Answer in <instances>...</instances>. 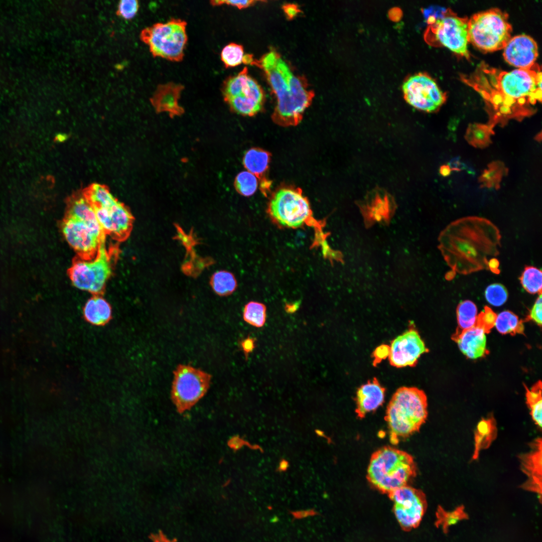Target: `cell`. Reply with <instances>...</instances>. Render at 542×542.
Returning <instances> with one entry per match:
<instances>
[{"label":"cell","instance_id":"obj_15","mask_svg":"<svg viewBox=\"0 0 542 542\" xmlns=\"http://www.w3.org/2000/svg\"><path fill=\"white\" fill-rule=\"evenodd\" d=\"M92 207L106 235L119 242L125 241L129 237L134 217L123 204L115 199L109 203Z\"/></svg>","mask_w":542,"mask_h":542},{"label":"cell","instance_id":"obj_10","mask_svg":"<svg viewBox=\"0 0 542 542\" xmlns=\"http://www.w3.org/2000/svg\"><path fill=\"white\" fill-rule=\"evenodd\" d=\"M221 92L230 109L238 114L251 116L262 108L263 91L257 82L248 75L247 67L237 74L226 78L222 84Z\"/></svg>","mask_w":542,"mask_h":542},{"label":"cell","instance_id":"obj_3","mask_svg":"<svg viewBox=\"0 0 542 542\" xmlns=\"http://www.w3.org/2000/svg\"><path fill=\"white\" fill-rule=\"evenodd\" d=\"M61 228L77 257L85 260L94 258L101 242L106 239L93 207L83 195L68 200Z\"/></svg>","mask_w":542,"mask_h":542},{"label":"cell","instance_id":"obj_13","mask_svg":"<svg viewBox=\"0 0 542 542\" xmlns=\"http://www.w3.org/2000/svg\"><path fill=\"white\" fill-rule=\"evenodd\" d=\"M402 89L406 102L418 109L432 112L445 102L446 93L436 81L425 73L410 76L403 83Z\"/></svg>","mask_w":542,"mask_h":542},{"label":"cell","instance_id":"obj_40","mask_svg":"<svg viewBox=\"0 0 542 542\" xmlns=\"http://www.w3.org/2000/svg\"><path fill=\"white\" fill-rule=\"evenodd\" d=\"M542 301H541V294H539L538 298L535 300V302L529 311L528 315L526 319L527 320H532L536 323L539 326L541 325V314H542Z\"/></svg>","mask_w":542,"mask_h":542},{"label":"cell","instance_id":"obj_31","mask_svg":"<svg viewBox=\"0 0 542 542\" xmlns=\"http://www.w3.org/2000/svg\"><path fill=\"white\" fill-rule=\"evenodd\" d=\"M477 316V308L473 302L465 300L459 303L457 308L458 327L456 332H459L474 326Z\"/></svg>","mask_w":542,"mask_h":542},{"label":"cell","instance_id":"obj_41","mask_svg":"<svg viewBox=\"0 0 542 542\" xmlns=\"http://www.w3.org/2000/svg\"><path fill=\"white\" fill-rule=\"evenodd\" d=\"M255 1L244 0V1H211L210 2L213 6H220L223 4L237 7L239 9L247 8L252 5Z\"/></svg>","mask_w":542,"mask_h":542},{"label":"cell","instance_id":"obj_36","mask_svg":"<svg viewBox=\"0 0 542 542\" xmlns=\"http://www.w3.org/2000/svg\"><path fill=\"white\" fill-rule=\"evenodd\" d=\"M221 60L226 68L233 67L243 63L244 56L243 47L231 43L226 45L221 52Z\"/></svg>","mask_w":542,"mask_h":542},{"label":"cell","instance_id":"obj_46","mask_svg":"<svg viewBox=\"0 0 542 542\" xmlns=\"http://www.w3.org/2000/svg\"><path fill=\"white\" fill-rule=\"evenodd\" d=\"M451 169L449 165H444L440 169V173L443 176H448L450 174Z\"/></svg>","mask_w":542,"mask_h":542},{"label":"cell","instance_id":"obj_22","mask_svg":"<svg viewBox=\"0 0 542 542\" xmlns=\"http://www.w3.org/2000/svg\"><path fill=\"white\" fill-rule=\"evenodd\" d=\"M498 435L496 420L492 414L482 417L474 431V448L471 461L478 459L480 453L488 449Z\"/></svg>","mask_w":542,"mask_h":542},{"label":"cell","instance_id":"obj_8","mask_svg":"<svg viewBox=\"0 0 542 542\" xmlns=\"http://www.w3.org/2000/svg\"><path fill=\"white\" fill-rule=\"evenodd\" d=\"M186 26L185 21L172 18L166 23H157L144 29L141 39L149 46L154 57L180 62L183 59L188 41Z\"/></svg>","mask_w":542,"mask_h":542},{"label":"cell","instance_id":"obj_44","mask_svg":"<svg viewBox=\"0 0 542 542\" xmlns=\"http://www.w3.org/2000/svg\"><path fill=\"white\" fill-rule=\"evenodd\" d=\"M283 9L289 19L293 18L300 12L297 6L294 4L285 5Z\"/></svg>","mask_w":542,"mask_h":542},{"label":"cell","instance_id":"obj_21","mask_svg":"<svg viewBox=\"0 0 542 542\" xmlns=\"http://www.w3.org/2000/svg\"><path fill=\"white\" fill-rule=\"evenodd\" d=\"M385 390L376 378L362 385L358 389L355 397L357 418L363 419L367 413L381 405L384 402Z\"/></svg>","mask_w":542,"mask_h":542},{"label":"cell","instance_id":"obj_23","mask_svg":"<svg viewBox=\"0 0 542 542\" xmlns=\"http://www.w3.org/2000/svg\"><path fill=\"white\" fill-rule=\"evenodd\" d=\"M270 160V154L268 152L256 148L250 149L246 151L243 158L244 167L247 171L258 179L262 191L265 194L270 186L265 176Z\"/></svg>","mask_w":542,"mask_h":542},{"label":"cell","instance_id":"obj_25","mask_svg":"<svg viewBox=\"0 0 542 542\" xmlns=\"http://www.w3.org/2000/svg\"><path fill=\"white\" fill-rule=\"evenodd\" d=\"M526 403L529 410V415L537 429L542 427V396L541 382L539 380L530 388L525 386Z\"/></svg>","mask_w":542,"mask_h":542},{"label":"cell","instance_id":"obj_48","mask_svg":"<svg viewBox=\"0 0 542 542\" xmlns=\"http://www.w3.org/2000/svg\"><path fill=\"white\" fill-rule=\"evenodd\" d=\"M288 467V463L287 461H286L285 460H283V461H281V462L280 463V466H279V469L281 471H285L287 469Z\"/></svg>","mask_w":542,"mask_h":542},{"label":"cell","instance_id":"obj_12","mask_svg":"<svg viewBox=\"0 0 542 542\" xmlns=\"http://www.w3.org/2000/svg\"><path fill=\"white\" fill-rule=\"evenodd\" d=\"M172 398L180 412L190 409L207 392L211 375L190 365L180 364L174 371Z\"/></svg>","mask_w":542,"mask_h":542},{"label":"cell","instance_id":"obj_18","mask_svg":"<svg viewBox=\"0 0 542 542\" xmlns=\"http://www.w3.org/2000/svg\"><path fill=\"white\" fill-rule=\"evenodd\" d=\"M503 49L505 60L518 68L532 66L538 54L537 43L532 38L525 34L511 38Z\"/></svg>","mask_w":542,"mask_h":542},{"label":"cell","instance_id":"obj_43","mask_svg":"<svg viewBox=\"0 0 542 542\" xmlns=\"http://www.w3.org/2000/svg\"><path fill=\"white\" fill-rule=\"evenodd\" d=\"M240 345L245 358H247L248 354L253 350L255 347V339L248 336L241 341Z\"/></svg>","mask_w":542,"mask_h":542},{"label":"cell","instance_id":"obj_29","mask_svg":"<svg viewBox=\"0 0 542 542\" xmlns=\"http://www.w3.org/2000/svg\"><path fill=\"white\" fill-rule=\"evenodd\" d=\"M494 326L502 334H523L524 329L523 321L509 311H504L497 315Z\"/></svg>","mask_w":542,"mask_h":542},{"label":"cell","instance_id":"obj_24","mask_svg":"<svg viewBox=\"0 0 542 542\" xmlns=\"http://www.w3.org/2000/svg\"><path fill=\"white\" fill-rule=\"evenodd\" d=\"M111 308L100 295H93L86 303L83 314L87 321L94 325H103L111 317Z\"/></svg>","mask_w":542,"mask_h":542},{"label":"cell","instance_id":"obj_5","mask_svg":"<svg viewBox=\"0 0 542 542\" xmlns=\"http://www.w3.org/2000/svg\"><path fill=\"white\" fill-rule=\"evenodd\" d=\"M417 470L411 455L392 447L384 446L372 454L366 477L374 488L389 494L406 485L416 476Z\"/></svg>","mask_w":542,"mask_h":542},{"label":"cell","instance_id":"obj_47","mask_svg":"<svg viewBox=\"0 0 542 542\" xmlns=\"http://www.w3.org/2000/svg\"><path fill=\"white\" fill-rule=\"evenodd\" d=\"M297 304H289L287 305L285 307L286 311L289 313H294L297 310Z\"/></svg>","mask_w":542,"mask_h":542},{"label":"cell","instance_id":"obj_39","mask_svg":"<svg viewBox=\"0 0 542 542\" xmlns=\"http://www.w3.org/2000/svg\"><path fill=\"white\" fill-rule=\"evenodd\" d=\"M139 4L135 0H122L119 2L117 14L125 20H130L137 14Z\"/></svg>","mask_w":542,"mask_h":542},{"label":"cell","instance_id":"obj_14","mask_svg":"<svg viewBox=\"0 0 542 542\" xmlns=\"http://www.w3.org/2000/svg\"><path fill=\"white\" fill-rule=\"evenodd\" d=\"M393 502L395 518L401 527L410 530L421 523L426 512L427 502L425 493L408 485L388 494Z\"/></svg>","mask_w":542,"mask_h":542},{"label":"cell","instance_id":"obj_11","mask_svg":"<svg viewBox=\"0 0 542 542\" xmlns=\"http://www.w3.org/2000/svg\"><path fill=\"white\" fill-rule=\"evenodd\" d=\"M468 17H460L451 9H446L441 18L430 25L427 39L433 45L444 46L468 59Z\"/></svg>","mask_w":542,"mask_h":542},{"label":"cell","instance_id":"obj_35","mask_svg":"<svg viewBox=\"0 0 542 542\" xmlns=\"http://www.w3.org/2000/svg\"><path fill=\"white\" fill-rule=\"evenodd\" d=\"M234 186L237 192L245 197L252 196L256 192L258 186L256 177L247 171L238 173L234 181Z\"/></svg>","mask_w":542,"mask_h":542},{"label":"cell","instance_id":"obj_17","mask_svg":"<svg viewBox=\"0 0 542 542\" xmlns=\"http://www.w3.org/2000/svg\"><path fill=\"white\" fill-rule=\"evenodd\" d=\"M529 449L518 455L520 470L526 479L519 487L536 494L539 502L542 495V439L536 437L528 443Z\"/></svg>","mask_w":542,"mask_h":542},{"label":"cell","instance_id":"obj_27","mask_svg":"<svg viewBox=\"0 0 542 542\" xmlns=\"http://www.w3.org/2000/svg\"><path fill=\"white\" fill-rule=\"evenodd\" d=\"M436 520L435 525L437 527H441L444 533L447 534L449 527L457 523L459 521L469 519L468 514L465 511L463 505H459L451 511L445 510L441 506L439 505L436 513Z\"/></svg>","mask_w":542,"mask_h":542},{"label":"cell","instance_id":"obj_30","mask_svg":"<svg viewBox=\"0 0 542 542\" xmlns=\"http://www.w3.org/2000/svg\"><path fill=\"white\" fill-rule=\"evenodd\" d=\"M210 284L214 292L220 296L230 295L237 286L233 274L226 270H219L214 273L210 278Z\"/></svg>","mask_w":542,"mask_h":542},{"label":"cell","instance_id":"obj_4","mask_svg":"<svg viewBox=\"0 0 542 542\" xmlns=\"http://www.w3.org/2000/svg\"><path fill=\"white\" fill-rule=\"evenodd\" d=\"M428 415L427 397L423 390L415 387L397 389L389 402L384 417L390 443L396 445L401 439L418 432Z\"/></svg>","mask_w":542,"mask_h":542},{"label":"cell","instance_id":"obj_33","mask_svg":"<svg viewBox=\"0 0 542 542\" xmlns=\"http://www.w3.org/2000/svg\"><path fill=\"white\" fill-rule=\"evenodd\" d=\"M523 288L531 294H541V270L533 266H526L519 278Z\"/></svg>","mask_w":542,"mask_h":542},{"label":"cell","instance_id":"obj_7","mask_svg":"<svg viewBox=\"0 0 542 542\" xmlns=\"http://www.w3.org/2000/svg\"><path fill=\"white\" fill-rule=\"evenodd\" d=\"M512 30L507 13L492 8L477 13L468 19V40L482 52L496 51L505 47Z\"/></svg>","mask_w":542,"mask_h":542},{"label":"cell","instance_id":"obj_20","mask_svg":"<svg viewBox=\"0 0 542 542\" xmlns=\"http://www.w3.org/2000/svg\"><path fill=\"white\" fill-rule=\"evenodd\" d=\"M452 338L457 342L461 351L468 358L475 359L488 354L486 333L476 325L468 329L455 332Z\"/></svg>","mask_w":542,"mask_h":542},{"label":"cell","instance_id":"obj_37","mask_svg":"<svg viewBox=\"0 0 542 542\" xmlns=\"http://www.w3.org/2000/svg\"><path fill=\"white\" fill-rule=\"evenodd\" d=\"M508 296V292L505 287L499 283L490 285L485 291V297L487 301L495 307L503 305L506 302Z\"/></svg>","mask_w":542,"mask_h":542},{"label":"cell","instance_id":"obj_32","mask_svg":"<svg viewBox=\"0 0 542 542\" xmlns=\"http://www.w3.org/2000/svg\"><path fill=\"white\" fill-rule=\"evenodd\" d=\"M371 197L370 206H368L370 215L376 221H380L382 216L389 211L391 197L389 194L381 189L373 190L370 194Z\"/></svg>","mask_w":542,"mask_h":542},{"label":"cell","instance_id":"obj_34","mask_svg":"<svg viewBox=\"0 0 542 542\" xmlns=\"http://www.w3.org/2000/svg\"><path fill=\"white\" fill-rule=\"evenodd\" d=\"M266 310L264 304L254 301L249 302L244 307L243 318L253 326L262 327L266 320Z\"/></svg>","mask_w":542,"mask_h":542},{"label":"cell","instance_id":"obj_19","mask_svg":"<svg viewBox=\"0 0 542 542\" xmlns=\"http://www.w3.org/2000/svg\"><path fill=\"white\" fill-rule=\"evenodd\" d=\"M184 87L180 84L169 82L159 85L151 99L157 112H168L170 116H180L184 110L178 101Z\"/></svg>","mask_w":542,"mask_h":542},{"label":"cell","instance_id":"obj_28","mask_svg":"<svg viewBox=\"0 0 542 542\" xmlns=\"http://www.w3.org/2000/svg\"><path fill=\"white\" fill-rule=\"evenodd\" d=\"M507 169L504 164L499 161L491 162L479 178L481 187L487 188H499L500 183L506 174Z\"/></svg>","mask_w":542,"mask_h":542},{"label":"cell","instance_id":"obj_45","mask_svg":"<svg viewBox=\"0 0 542 542\" xmlns=\"http://www.w3.org/2000/svg\"><path fill=\"white\" fill-rule=\"evenodd\" d=\"M151 538L153 542H177L175 538L170 539L168 538L161 530L152 534Z\"/></svg>","mask_w":542,"mask_h":542},{"label":"cell","instance_id":"obj_26","mask_svg":"<svg viewBox=\"0 0 542 542\" xmlns=\"http://www.w3.org/2000/svg\"><path fill=\"white\" fill-rule=\"evenodd\" d=\"M494 132L493 129L488 124L473 123L467 128L465 138L471 146L483 149L491 143V137Z\"/></svg>","mask_w":542,"mask_h":542},{"label":"cell","instance_id":"obj_2","mask_svg":"<svg viewBox=\"0 0 542 542\" xmlns=\"http://www.w3.org/2000/svg\"><path fill=\"white\" fill-rule=\"evenodd\" d=\"M254 65L263 69L277 97L273 121L284 127L298 125L314 96L305 79L294 75L275 51L266 54Z\"/></svg>","mask_w":542,"mask_h":542},{"label":"cell","instance_id":"obj_16","mask_svg":"<svg viewBox=\"0 0 542 542\" xmlns=\"http://www.w3.org/2000/svg\"><path fill=\"white\" fill-rule=\"evenodd\" d=\"M389 347V362L397 368L416 365L420 356L429 351L418 332L414 328H409L396 337Z\"/></svg>","mask_w":542,"mask_h":542},{"label":"cell","instance_id":"obj_1","mask_svg":"<svg viewBox=\"0 0 542 542\" xmlns=\"http://www.w3.org/2000/svg\"><path fill=\"white\" fill-rule=\"evenodd\" d=\"M463 81L484 98L489 115L488 125L493 129L508 120H521L534 112L541 100V72L537 63L526 68L505 71L481 64Z\"/></svg>","mask_w":542,"mask_h":542},{"label":"cell","instance_id":"obj_42","mask_svg":"<svg viewBox=\"0 0 542 542\" xmlns=\"http://www.w3.org/2000/svg\"><path fill=\"white\" fill-rule=\"evenodd\" d=\"M390 352L389 346L382 344L377 347L373 352V364L376 365L382 360L388 357Z\"/></svg>","mask_w":542,"mask_h":542},{"label":"cell","instance_id":"obj_9","mask_svg":"<svg viewBox=\"0 0 542 542\" xmlns=\"http://www.w3.org/2000/svg\"><path fill=\"white\" fill-rule=\"evenodd\" d=\"M269 216L282 226L296 228L314 219L310 203L302 190L282 186L272 195L267 206Z\"/></svg>","mask_w":542,"mask_h":542},{"label":"cell","instance_id":"obj_6","mask_svg":"<svg viewBox=\"0 0 542 542\" xmlns=\"http://www.w3.org/2000/svg\"><path fill=\"white\" fill-rule=\"evenodd\" d=\"M119 253L116 245L107 246L103 240L95 257L85 260L75 258L68 270L69 277L77 288L88 292L93 295H100L112 274Z\"/></svg>","mask_w":542,"mask_h":542},{"label":"cell","instance_id":"obj_38","mask_svg":"<svg viewBox=\"0 0 542 542\" xmlns=\"http://www.w3.org/2000/svg\"><path fill=\"white\" fill-rule=\"evenodd\" d=\"M496 317V314L491 308L485 306L483 310L478 314L475 325L482 328L486 333H488L495 325Z\"/></svg>","mask_w":542,"mask_h":542}]
</instances>
